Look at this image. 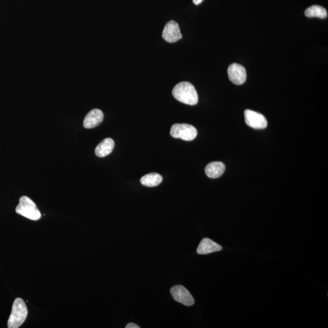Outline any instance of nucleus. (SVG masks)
I'll return each mask as SVG.
<instances>
[{"label": "nucleus", "mask_w": 328, "mask_h": 328, "mask_svg": "<svg viewBox=\"0 0 328 328\" xmlns=\"http://www.w3.org/2000/svg\"><path fill=\"white\" fill-rule=\"evenodd\" d=\"M172 94L177 100L187 105H195L198 102L197 91L191 83H179L174 87Z\"/></svg>", "instance_id": "f257e3e1"}, {"label": "nucleus", "mask_w": 328, "mask_h": 328, "mask_svg": "<svg viewBox=\"0 0 328 328\" xmlns=\"http://www.w3.org/2000/svg\"><path fill=\"white\" fill-rule=\"evenodd\" d=\"M27 313V306L24 300L21 298L15 299L9 318L8 327L18 328L22 325L26 319Z\"/></svg>", "instance_id": "f03ea898"}, {"label": "nucleus", "mask_w": 328, "mask_h": 328, "mask_svg": "<svg viewBox=\"0 0 328 328\" xmlns=\"http://www.w3.org/2000/svg\"><path fill=\"white\" fill-rule=\"evenodd\" d=\"M15 211L20 215L30 220H39L42 216L41 211L34 202L26 196L20 198L19 204L17 205Z\"/></svg>", "instance_id": "7ed1b4c3"}, {"label": "nucleus", "mask_w": 328, "mask_h": 328, "mask_svg": "<svg viewBox=\"0 0 328 328\" xmlns=\"http://www.w3.org/2000/svg\"><path fill=\"white\" fill-rule=\"evenodd\" d=\"M197 134V130L191 125L176 124L173 125L171 128L170 135L176 139L192 141L195 139Z\"/></svg>", "instance_id": "20e7f679"}, {"label": "nucleus", "mask_w": 328, "mask_h": 328, "mask_svg": "<svg viewBox=\"0 0 328 328\" xmlns=\"http://www.w3.org/2000/svg\"><path fill=\"white\" fill-rule=\"evenodd\" d=\"M245 121L248 126L254 129H265L268 126V121L263 115L252 110L244 112Z\"/></svg>", "instance_id": "39448f33"}, {"label": "nucleus", "mask_w": 328, "mask_h": 328, "mask_svg": "<svg viewBox=\"0 0 328 328\" xmlns=\"http://www.w3.org/2000/svg\"><path fill=\"white\" fill-rule=\"evenodd\" d=\"M171 296L176 302L182 303L187 306L194 305L195 300L191 293L181 285H176L171 287L170 290Z\"/></svg>", "instance_id": "423d86ee"}, {"label": "nucleus", "mask_w": 328, "mask_h": 328, "mask_svg": "<svg viewBox=\"0 0 328 328\" xmlns=\"http://www.w3.org/2000/svg\"><path fill=\"white\" fill-rule=\"evenodd\" d=\"M183 38L179 24L175 21L171 20L165 24L162 38L168 43H175Z\"/></svg>", "instance_id": "0eeeda50"}, {"label": "nucleus", "mask_w": 328, "mask_h": 328, "mask_svg": "<svg viewBox=\"0 0 328 328\" xmlns=\"http://www.w3.org/2000/svg\"><path fill=\"white\" fill-rule=\"evenodd\" d=\"M228 73L230 81L233 84L240 85L243 84L246 81V70L244 66L240 64H232L229 67Z\"/></svg>", "instance_id": "6e6552de"}, {"label": "nucleus", "mask_w": 328, "mask_h": 328, "mask_svg": "<svg viewBox=\"0 0 328 328\" xmlns=\"http://www.w3.org/2000/svg\"><path fill=\"white\" fill-rule=\"evenodd\" d=\"M103 118V113L100 110H92L86 116L84 121V127L87 129L96 127L102 123Z\"/></svg>", "instance_id": "1a4fd4ad"}, {"label": "nucleus", "mask_w": 328, "mask_h": 328, "mask_svg": "<svg viewBox=\"0 0 328 328\" xmlns=\"http://www.w3.org/2000/svg\"><path fill=\"white\" fill-rule=\"evenodd\" d=\"M223 247L210 238H205L202 240L197 248V253L199 255H206L213 252H219Z\"/></svg>", "instance_id": "9d476101"}, {"label": "nucleus", "mask_w": 328, "mask_h": 328, "mask_svg": "<svg viewBox=\"0 0 328 328\" xmlns=\"http://www.w3.org/2000/svg\"><path fill=\"white\" fill-rule=\"evenodd\" d=\"M225 169V165L223 162H213L207 165L205 168V172L210 178L216 179L223 175Z\"/></svg>", "instance_id": "9b49d317"}, {"label": "nucleus", "mask_w": 328, "mask_h": 328, "mask_svg": "<svg viewBox=\"0 0 328 328\" xmlns=\"http://www.w3.org/2000/svg\"><path fill=\"white\" fill-rule=\"evenodd\" d=\"M115 148V142L111 138H106L98 145L95 150V153L98 157L103 158L108 156Z\"/></svg>", "instance_id": "f8f14e48"}, {"label": "nucleus", "mask_w": 328, "mask_h": 328, "mask_svg": "<svg viewBox=\"0 0 328 328\" xmlns=\"http://www.w3.org/2000/svg\"><path fill=\"white\" fill-rule=\"evenodd\" d=\"M163 177L158 173H152L146 174L140 179V183L143 186L153 188L158 186L162 182Z\"/></svg>", "instance_id": "ddd939ff"}, {"label": "nucleus", "mask_w": 328, "mask_h": 328, "mask_svg": "<svg viewBox=\"0 0 328 328\" xmlns=\"http://www.w3.org/2000/svg\"><path fill=\"white\" fill-rule=\"evenodd\" d=\"M305 15L309 18L317 17L324 19L327 17V12L322 6L314 5L306 9Z\"/></svg>", "instance_id": "4468645a"}, {"label": "nucleus", "mask_w": 328, "mask_h": 328, "mask_svg": "<svg viewBox=\"0 0 328 328\" xmlns=\"http://www.w3.org/2000/svg\"><path fill=\"white\" fill-rule=\"evenodd\" d=\"M126 328H139L140 326L137 325V324L133 323H130L129 324H128L126 326H125Z\"/></svg>", "instance_id": "2eb2a0df"}, {"label": "nucleus", "mask_w": 328, "mask_h": 328, "mask_svg": "<svg viewBox=\"0 0 328 328\" xmlns=\"http://www.w3.org/2000/svg\"><path fill=\"white\" fill-rule=\"evenodd\" d=\"M203 1L204 0H193V2H194V4L196 5H200Z\"/></svg>", "instance_id": "dca6fc26"}]
</instances>
